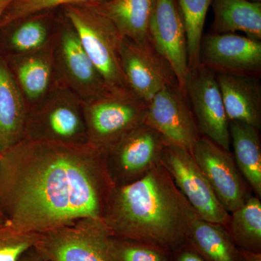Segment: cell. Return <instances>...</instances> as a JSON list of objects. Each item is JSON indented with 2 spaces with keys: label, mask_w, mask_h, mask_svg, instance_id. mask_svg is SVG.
<instances>
[{
  "label": "cell",
  "mask_w": 261,
  "mask_h": 261,
  "mask_svg": "<svg viewBox=\"0 0 261 261\" xmlns=\"http://www.w3.org/2000/svg\"><path fill=\"white\" fill-rule=\"evenodd\" d=\"M240 252L245 261H261L260 253H254V252L244 251V250H240Z\"/></svg>",
  "instance_id": "obj_31"
},
{
  "label": "cell",
  "mask_w": 261,
  "mask_h": 261,
  "mask_svg": "<svg viewBox=\"0 0 261 261\" xmlns=\"http://www.w3.org/2000/svg\"><path fill=\"white\" fill-rule=\"evenodd\" d=\"M114 187L105 148L23 139L0 154V212L24 232L102 219Z\"/></svg>",
  "instance_id": "obj_1"
},
{
  "label": "cell",
  "mask_w": 261,
  "mask_h": 261,
  "mask_svg": "<svg viewBox=\"0 0 261 261\" xmlns=\"http://www.w3.org/2000/svg\"><path fill=\"white\" fill-rule=\"evenodd\" d=\"M174 261H206L195 249L189 244L182 247L177 251Z\"/></svg>",
  "instance_id": "obj_29"
},
{
  "label": "cell",
  "mask_w": 261,
  "mask_h": 261,
  "mask_svg": "<svg viewBox=\"0 0 261 261\" xmlns=\"http://www.w3.org/2000/svg\"><path fill=\"white\" fill-rule=\"evenodd\" d=\"M12 0H0V20Z\"/></svg>",
  "instance_id": "obj_32"
},
{
  "label": "cell",
  "mask_w": 261,
  "mask_h": 261,
  "mask_svg": "<svg viewBox=\"0 0 261 261\" xmlns=\"http://www.w3.org/2000/svg\"><path fill=\"white\" fill-rule=\"evenodd\" d=\"M121 64L127 87L146 102L166 86L177 84L169 64L151 41L138 44L124 38Z\"/></svg>",
  "instance_id": "obj_14"
},
{
  "label": "cell",
  "mask_w": 261,
  "mask_h": 261,
  "mask_svg": "<svg viewBox=\"0 0 261 261\" xmlns=\"http://www.w3.org/2000/svg\"><path fill=\"white\" fill-rule=\"evenodd\" d=\"M184 92L200 135L230 151L229 121L216 73L201 65L190 70Z\"/></svg>",
  "instance_id": "obj_10"
},
{
  "label": "cell",
  "mask_w": 261,
  "mask_h": 261,
  "mask_svg": "<svg viewBox=\"0 0 261 261\" xmlns=\"http://www.w3.org/2000/svg\"><path fill=\"white\" fill-rule=\"evenodd\" d=\"M23 139L67 145L88 143L83 102L55 82L48 93L29 108Z\"/></svg>",
  "instance_id": "obj_3"
},
{
  "label": "cell",
  "mask_w": 261,
  "mask_h": 261,
  "mask_svg": "<svg viewBox=\"0 0 261 261\" xmlns=\"http://www.w3.org/2000/svg\"><path fill=\"white\" fill-rule=\"evenodd\" d=\"M7 224H8V221H7V220L5 219V216H3V214L0 212V226H4V225Z\"/></svg>",
  "instance_id": "obj_33"
},
{
  "label": "cell",
  "mask_w": 261,
  "mask_h": 261,
  "mask_svg": "<svg viewBox=\"0 0 261 261\" xmlns=\"http://www.w3.org/2000/svg\"><path fill=\"white\" fill-rule=\"evenodd\" d=\"M29 110L4 57L0 55V154L23 140Z\"/></svg>",
  "instance_id": "obj_17"
},
{
  "label": "cell",
  "mask_w": 261,
  "mask_h": 261,
  "mask_svg": "<svg viewBox=\"0 0 261 261\" xmlns=\"http://www.w3.org/2000/svg\"><path fill=\"white\" fill-rule=\"evenodd\" d=\"M236 246L244 251L260 253L261 202L256 196H250L243 205L229 216L226 226Z\"/></svg>",
  "instance_id": "obj_24"
},
{
  "label": "cell",
  "mask_w": 261,
  "mask_h": 261,
  "mask_svg": "<svg viewBox=\"0 0 261 261\" xmlns=\"http://www.w3.org/2000/svg\"><path fill=\"white\" fill-rule=\"evenodd\" d=\"M213 0H176L186 31L189 68L200 66V46L206 15Z\"/></svg>",
  "instance_id": "obj_25"
},
{
  "label": "cell",
  "mask_w": 261,
  "mask_h": 261,
  "mask_svg": "<svg viewBox=\"0 0 261 261\" xmlns=\"http://www.w3.org/2000/svg\"><path fill=\"white\" fill-rule=\"evenodd\" d=\"M19 261H47L34 247L25 252Z\"/></svg>",
  "instance_id": "obj_30"
},
{
  "label": "cell",
  "mask_w": 261,
  "mask_h": 261,
  "mask_svg": "<svg viewBox=\"0 0 261 261\" xmlns=\"http://www.w3.org/2000/svg\"><path fill=\"white\" fill-rule=\"evenodd\" d=\"M197 216L161 163L143 177L114 187L102 219L111 236L173 252L188 244Z\"/></svg>",
  "instance_id": "obj_2"
},
{
  "label": "cell",
  "mask_w": 261,
  "mask_h": 261,
  "mask_svg": "<svg viewBox=\"0 0 261 261\" xmlns=\"http://www.w3.org/2000/svg\"><path fill=\"white\" fill-rule=\"evenodd\" d=\"M166 144L161 134L143 123L105 148V163L113 186L143 177L161 163Z\"/></svg>",
  "instance_id": "obj_8"
},
{
  "label": "cell",
  "mask_w": 261,
  "mask_h": 261,
  "mask_svg": "<svg viewBox=\"0 0 261 261\" xmlns=\"http://www.w3.org/2000/svg\"><path fill=\"white\" fill-rule=\"evenodd\" d=\"M107 0H12L0 20V29L9 24L57 8L68 5H96Z\"/></svg>",
  "instance_id": "obj_26"
},
{
  "label": "cell",
  "mask_w": 261,
  "mask_h": 261,
  "mask_svg": "<svg viewBox=\"0 0 261 261\" xmlns=\"http://www.w3.org/2000/svg\"><path fill=\"white\" fill-rule=\"evenodd\" d=\"M38 233L18 231L9 225L0 226V261H19L34 247Z\"/></svg>",
  "instance_id": "obj_28"
},
{
  "label": "cell",
  "mask_w": 261,
  "mask_h": 261,
  "mask_svg": "<svg viewBox=\"0 0 261 261\" xmlns=\"http://www.w3.org/2000/svg\"><path fill=\"white\" fill-rule=\"evenodd\" d=\"M149 37L156 50L167 61L180 89L188 75L186 31L176 0H154Z\"/></svg>",
  "instance_id": "obj_15"
},
{
  "label": "cell",
  "mask_w": 261,
  "mask_h": 261,
  "mask_svg": "<svg viewBox=\"0 0 261 261\" xmlns=\"http://www.w3.org/2000/svg\"><path fill=\"white\" fill-rule=\"evenodd\" d=\"M188 244L206 261H240L243 258L222 225L196 216L190 224Z\"/></svg>",
  "instance_id": "obj_23"
},
{
  "label": "cell",
  "mask_w": 261,
  "mask_h": 261,
  "mask_svg": "<svg viewBox=\"0 0 261 261\" xmlns=\"http://www.w3.org/2000/svg\"><path fill=\"white\" fill-rule=\"evenodd\" d=\"M111 234L100 218H81L38 233L34 249L47 261H113Z\"/></svg>",
  "instance_id": "obj_6"
},
{
  "label": "cell",
  "mask_w": 261,
  "mask_h": 261,
  "mask_svg": "<svg viewBox=\"0 0 261 261\" xmlns=\"http://www.w3.org/2000/svg\"><path fill=\"white\" fill-rule=\"evenodd\" d=\"M192 155L228 214L243 205L252 195L230 151L200 136Z\"/></svg>",
  "instance_id": "obj_12"
},
{
  "label": "cell",
  "mask_w": 261,
  "mask_h": 261,
  "mask_svg": "<svg viewBox=\"0 0 261 261\" xmlns=\"http://www.w3.org/2000/svg\"><path fill=\"white\" fill-rule=\"evenodd\" d=\"M147 102L128 89L107 90L88 102L83 111L88 143L106 148L145 123Z\"/></svg>",
  "instance_id": "obj_5"
},
{
  "label": "cell",
  "mask_w": 261,
  "mask_h": 261,
  "mask_svg": "<svg viewBox=\"0 0 261 261\" xmlns=\"http://www.w3.org/2000/svg\"><path fill=\"white\" fill-rule=\"evenodd\" d=\"M109 250L113 261H170L171 254L152 245L113 236Z\"/></svg>",
  "instance_id": "obj_27"
},
{
  "label": "cell",
  "mask_w": 261,
  "mask_h": 261,
  "mask_svg": "<svg viewBox=\"0 0 261 261\" xmlns=\"http://www.w3.org/2000/svg\"><path fill=\"white\" fill-rule=\"evenodd\" d=\"M154 0H107L91 5L109 19L123 37L138 44L150 42L149 23Z\"/></svg>",
  "instance_id": "obj_19"
},
{
  "label": "cell",
  "mask_w": 261,
  "mask_h": 261,
  "mask_svg": "<svg viewBox=\"0 0 261 261\" xmlns=\"http://www.w3.org/2000/svg\"><path fill=\"white\" fill-rule=\"evenodd\" d=\"M214 11L211 34L243 32L261 41V3L250 0H213Z\"/></svg>",
  "instance_id": "obj_21"
},
{
  "label": "cell",
  "mask_w": 261,
  "mask_h": 261,
  "mask_svg": "<svg viewBox=\"0 0 261 261\" xmlns=\"http://www.w3.org/2000/svg\"><path fill=\"white\" fill-rule=\"evenodd\" d=\"M145 123L161 134L166 143L192 154L201 136L186 94L177 84L166 86L147 102Z\"/></svg>",
  "instance_id": "obj_11"
},
{
  "label": "cell",
  "mask_w": 261,
  "mask_h": 261,
  "mask_svg": "<svg viewBox=\"0 0 261 261\" xmlns=\"http://www.w3.org/2000/svg\"><path fill=\"white\" fill-rule=\"evenodd\" d=\"M200 64L215 73L258 78L261 73V41L235 34L202 36Z\"/></svg>",
  "instance_id": "obj_13"
},
{
  "label": "cell",
  "mask_w": 261,
  "mask_h": 261,
  "mask_svg": "<svg viewBox=\"0 0 261 261\" xmlns=\"http://www.w3.org/2000/svg\"><path fill=\"white\" fill-rule=\"evenodd\" d=\"M234 161L251 191L261 197V141L259 130L238 121H229Z\"/></svg>",
  "instance_id": "obj_22"
},
{
  "label": "cell",
  "mask_w": 261,
  "mask_h": 261,
  "mask_svg": "<svg viewBox=\"0 0 261 261\" xmlns=\"http://www.w3.org/2000/svg\"><path fill=\"white\" fill-rule=\"evenodd\" d=\"M63 9L108 90L128 89L121 64L124 37L116 25L91 5H68Z\"/></svg>",
  "instance_id": "obj_4"
},
{
  "label": "cell",
  "mask_w": 261,
  "mask_h": 261,
  "mask_svg": "<svg viewBox=\"0 0 261 261\" xmlns=\"http://www.w3.org/2000/svg\"><path fill=\"white\" fill-rule=\"evenodd\" d=\"M161 163L200 219L226 228L230 214L218 200L190 152L178 146L166 144Z\"/></svg>",
  "instance_id": "obj_9"
},
{
  "label": "cell",
  "mask_w": 261,
  "mask_h": 261,
  "mask_svg": "<svg viewBox=\"0 0 261 261\" xmlns=\"http://www.w3.org/2000/svg\"><path fill=\"white\" fill-rule=\"evenodd\" d=\"M250 1L259 2V3H260L261 0H250Z\"/></svg>",
  "instance_id": "obj_34"
},
{
  "label": "cell",
  "mask_w": 261,
  "mask_h": 261,
  "mask_svg": "<svg viewBox=\"0 0 261 261\" xmlns=\"http://www.w3.org/2000/svg\"><path fill=\"white\" fill-rule=\"evenodd\" d=\"M53 45L57 83L71 91L82 102L92 100L108 90L102 75L65 17L55 29Z\"/></svg>",
  "instance_id": "obj_7"
},
{
  "label": "cell",
  "mask_w": 261,
  "mask_h": 261,
  "mask_svg": "<svg viewBox=\"0 0 261 261\" xmlns=\"http://www.w3.org/2000/svg\"><path fill=\"white\" fill-rule=\"evenodd\" d=\"M3 57L29 108L39 102L56 82L53 38L37 50Z\"/></svg>",
  "instance_id": "obj_16"
},
{
  "label": "cell",
  "mask_w": 261,
  "mask_h": 261,
  "mask_svg": "<svg viewBox=\"0 0 261 261\" xmlns=\"http://www.w3.org/2000/svg\"><path fill=\"white\" fill-rule=\"evenodd\" d=\"M49 12L32 15L0 29V55L24 54L45 47L53 39Z\"/></svg>",
  "instance_id": "obj_20"
},
{
  "label": "cell",
  "mask_w": 261,
  "mask_h": 261,
  "mask_svg": "<svg viewBox=\"0 0 261 261\" xmlns=\"http://www.w3.org/2000/svg\"><path fill=\"white\" fill-rule=\"evenodd\" d=\"M228 121L261 128V87L258 78L216 74Z\"/></svg>",
  "instance_id": "obj_18"
}]
</instances>
